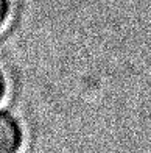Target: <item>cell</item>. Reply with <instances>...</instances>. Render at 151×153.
I'll list each match as a JSON object with an SVG mask.
<instances>
[{
	"label": "cell",
	"instance_id": "obj_1",
	"mask_svg": "<svg viewBox=\"0 0 151 153\" xmlns=\"http://www.w3.org/2000/svg\"><path fill=\"white\" fill-rule=\"evenodd\" d=\"M24 133L19 122L8 113L0 111V153H19Z\"/></svg>",
	"mask_w": 151,
	"mask_h": 153
},
{
	"label": "cell",
	"instance_id": "obj_2",
	"mask_svg": "<svg viewBox=\"0 0 151 153\" xmlns=\"http://www.w3.org/2000/svg\"><path fill=\"white\" fill-rule=\"evenodd\" d=\"M10 13H11V5L10 0H0V31H2L10 20Z\"/></svg>",
	"mask_w": 151,
	"mask_h": 153
},
{
	"label": "cell",
	"instance_id": "obj_3",
	"mask_svg": "<svg viewBox=\"0 0 151 153\" xmlns=\"http://www.w3.org/2000/svg\"><path fill=\"white\" fill-rule=\"evenodd\" d=\"M5 94H6V80L2 71H0V102L5 99Z\"/></svg>",
	"mask_w": 151,
	"mask_h": 153
}]
</instances>
